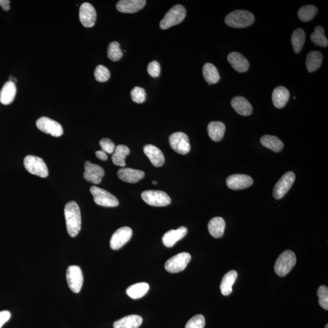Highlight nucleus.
I'll use <instances>...</instances> for the list:
<instances>
[{
	"label": "nucleus",
	"instance_id": "obj_1",
	"mask_svg": "<svg viewBox=\"0 0 328 328\" xmlns=\"http://www.w3.org/2000/svg\"><path fill=\"white\" fill-rule=\"evenodd\" d=\"M65 216L68 234L75 237L81 230L82 218L81 210L74 201L68 202L65 207Z\"/></svg>",
	"mask_w": 328,
	"mask_h": 328
},
{
	"label": "nucleus",
	"instance_id": "obj_2",
	"mask_svg": "<svg viewBox=\"0 0 328 328\" xmlns=\"http://www.w3.org/2000/svg\"><path fill=\"white\" fill-rule=\"evenodd\" d=\"M255 21V17L249 11L237 10L228 14L225 23L233 28H245L250 27Z\"/></svg>",
	"mask_w": 328,
	"mask_h": 328
},
{
	"label": "nucleus",
	"instance_id": "obj_3",
	"mask_svg": "<svg viewBox=\"0 0 328 328\" xmlns=\"http://www.w3.org/2000/svg\"><path fill=\"white\" fill-rule=\"evenodd\" d=\"M296 258L292 250L284 251L275 262V271L278 276H284L290 272L295 266Z\"/></svg>",
	"mask_w": 328,
	"mask_h": 328
},
{
	"label": "nucleus",
	"instance_id": "obj_4",
	"mask_svg": "<svg viewBox=\"0 0 328 328\" xmlns=\"http://www.w3.org/2000/svg\"><path fill=\"white\" fill-rule=\"evenodd\" d=\"M185 16L186 10L185 8L180 5H176L165 14L159 26L162 30L168 29L173 26L181 24L185 19Z\"/></svg>",
	"mask_w": 328,
	"mask_h": 328
},
{
	"label": "nucleus",
	"instance_id": "obj_5",
	"mask_svg": "<svg viewBox=\"0 0 328 328\" xmlns=\"http://www.w3.org/2000/svg\"><path fill=\"white\" fill-rule=\"evenodd\" d=\"M24 165L28 172L42 178H47L49 174L47 164L39 157L29 155L24 159Z\"/></svg>",
	"mask_w": 328,
	"mask_h": 328
},
{
	"label": "nucleus",
	"instance_id": "obj_6",
	"mask_svg": "<svg viewBox=\"0 0 328 328\" xmlns=\"http://www.w3.org/2000/svg\"><path fill=\"white\" fill-rule=\"evenodd\" d=\"M142 199L148 205L155 207H165L170 204L171 198L162 191L147 190L141 194Z\"/></svg>",
	"mask_w": 328,
	"mask_h": 328
},
{
	"label": "nucleus",
	"instance_id": "obj_7",
	"mask_svg": "<svg viewBox=\"0 0 328 328\" xmlns=\"http://www.w3.org/2000/svg\"><path fill=\"white\" fill-rule=\"evenodd\" d=\"M90 192L94 197V201L96 204L106 207L118 206V199L107 190L96 186H92L90 188Z\"/></svg>",
	"mask_w": 328,
	"mask_h": 328
},
{
	"label": "nucleus",
	"instance_id": "obj_8",
	"mask_svg": "<svg viewBox=\"0 0 328 328\" xmlns=\"http://www.w3.org/2000/svg\"><path fill=\"white\" fill-rule=\"evenodd\" d=\"M191 260V255L187 252L178 253L165 262V268L170 273H178L184 270Z\"/></svg>",
	"mask_w": 328,
	"mask_h": 328
},
{
	"label": "nucleus",
	"instance_id": "obj_9",
	"mask_svg": "<svg viewBox=\"0 0 328 328\" xmlns=\"http://www.w3.org/2000/svg\"><path fill=\"white\" fill-rule=\"evenodd\" d=\"M67 279L68 286L74 293L81 291L84 283V276L81 268L78 266H70L67 271Z\"/></svg>",
	"mask_w": 328,
	"mask_h": 328
},
{
	"label": "nucleus",
	"instance_id": "obj_10",
	"mask_svg": "<svg viewBox=\"0 0 328 328\" xmlns=\"http://www.w3.org/2000/svg\"><path fill=\"white\" fill-rule=\"evenodd\" d=\"M170 147L176 153L186 155L190 150L189 137L182 132L174 133L169 138Z\"/></svg>",
	"mask_w": 328,
	"mask_h": 328
},
{
	"label": "nucleus",
	"instance_id": "obj_11",
	"mask_svg": "<svg viewBox=\"0 0 328 328\" xmlns=\"http://www.w3.org/2000/svg\"><path fill=\"white\" fill-rule=\"evenodd\" d=\"M295 179V174L287 172L276 182L273 191V196L276 199H280L286 195L292 186Z\"/></svg>",
	"mask_w": 328,
	"mask_h": 328
},
{
	"label": "nucleus",
	"instance_id": "obj_12",
	"mask_svg": "<svg viewBox=\"0 0 328 328\" xmlns=\"http://www.w3.org/2000/svg\"><path fill=\"white\" fill-rule=\"evenodd\" d=\"M36 126L42 132L50 134L54 137L61 136L64 133L62 125L47 117H42L37 120Z\"/></svg>",
	"mask_w": 328,
	"mask_h": 328
},
{
	"label": "nucleus",
	"instance_id": "obj_13",
	"mask_svg": "<svg viewBox=\"0 0 328 328\" xmlns=\"http://www.w3.org/2000/svg\"><path fill=\"white\" fill-rule=\"evenodd\" d=\"M133 231L129 227H122L113 233L110 239V247L113 250H118L130 241Z\"/></svg>",
	"mask_w": 328,
	"mask_h": 328
},
{
	"label": "nucleus",
	"instance_id": "obj_14",
	"mask_svg": "<svg viewBox=\"0 0 328 328\" xmlns=\"http://www.w3.org/2000/svg\"><path fill=\"white\" fill-rule=\"evenodd\" d=\"M97 14L95 8L89 3H84L79 10V19L85 28H92L96 21Z\"/></svg>",
	"mask_w": 328,
	"mask_h": 328
},
{
	"label": "nucleus",
	"instance_id": "obj_15",
	"mask_svg": "<svg viewBox=\"0 0 328 328\" xmlns=\"http://www.w3.org/2000/svg\"><path fill=\"white\" fill-rule=\"evenodd\" d=\"M104 175L105 171L99 165L92 164L89 161L85 162L84 175L85 180L93 184H99Z\"/></svg>",
	"mask_w": 328,
	"mask_h": 328
},
{
	"label": "nucleus",
	"instance_id": "obj_16",
	"mask_svg": "<svg viewBox=\"0 0 328 328\" xmlns=\"http://www.w3.org/2000/svg\"><path fill=\"white\" fill-rule=\"evenodd\" d=\"M253 183L250 176L241 174H235L228 177L226 180L227 187L230 189L238 190L246 189Z\"/></svg>",
	"mask_w": 328,
	"mask_h": 328
},
{
	"label": "nucleus",
	"instance_id": "obj_17",
	"mask_svg": "<svg viewBox=\"0 0 328 328\" xmlns=\"http://www.w3.org/2000/svg\"><path fill=\"white\" fill-rule=\"evenodd\" d=\"M146 3L144 0H121L117 4L116 8L122 13L133 14L143 9Z\"/></svg>",
	"mask_w": 328,
	"mask_h": 328
},
{
	"label": "nucleus",
	"instance_id": "obj_18",
	"mask_svg": "<svg viewBox=\"0 0 328 328\" xmlns=\"http://www.w3.org/2000/svg\"><path fill=\"white\" fill-rule=\"evenodd\" d=\"M119 178L128 183L135 184L141 180L145 176L143 171L130 168H122L118 172Z\"/></svg>",
	"mask_w": 328,
	"mask_h": 328
},
{
	"label": "nucleus",
	"instance_id": "obj_19",
	"mask_svg": "<svg viewBox=\"0 0 328 328\" xmlns=\"http://www.w3.org/2000/svg\"><path fill=\"white\" fill-rule=\"evenodd\" d=\"M144 152L149 158L154 166L160 167L164 165L165 158L163 153L155 145L148 144L144 147Z\"/></svg>",
	"mask_w": 328,
	"mask_h": 328
},
{
	"label": "nucleus",
	"instance_id": "obj_20",
	"mask_svg": "<svg viewBox=\"0 0 328 328\" xmlns=\"http://www.w3.org/2000/svg\"><path fill=\"white\" fill-rule=\"evenodd\" d=\"M227 60L234 70L238 73H244L249 70V63L241 54L231 53L227 56Z\"/></svg>",
	"mask_w": 328,
	"mask_h": 328
},
{
	"label": "nucleus",
	"instance_id": "obj_21",
	"mask_svg": "<svg viewBox=\"0 0 328 328\" xmlns=\"http://www.w3.org/2000/svg\"><path fill=\"white\" fill-rule=\"evenodd\" d=\"M188 230L186 227L182 226L176 230H170L164 234L162 242L165 246L172 247L177 242L181 240L187 235Z\"/></svg>",
	"mask_w": 328,
	"mask_h": 328
},
{
	"label": "nucleus",
	"instance_id": "obj_22",
	"mask_svg": "<svg viewBox=\"0 0 328 328\" xmlns=\"http://www.w3.org/2000/svg\"><path fill=\"white\" fill-rule=\"evenodd\" d=\"M231 105L233 110H235L239 115L244 116L252 115L253 112L252 105L243 97H235L231 101Z\"/></svg>",
	"mask_w": 328,
	"mask_h": 328
},
{
	"label": "nucleus",
	"instance_id": "obj_23",
	"mask_svg": "<svg viewBox=\"0 0 328 328\" xmlns=\"http://www.w3.org/2000/svg\"><path fill=\"white\" fill-rule=\"evenodd\" d=\"M16 93L15 83L10 81L6 82L0 91V102L5 105L12 104L16 98Z\"/></svg>",
	"mask_w": 328,
	"mask_h": 328
},
{
	"label": "nucleus",
	"instance_id": "obj_24",
	"mask_svg": "<svg viewBox=\"0 0 328 328\" xmlns=\"http://www.w3.org/2000/svg\"><path fill=\"white\" fill-rule=\"evenodd\" d=\"M290 94L286 88L283 86L276 87L273 90L272 95L273 105L276 108L281 109L287 104L289 101Z\"/></svg>",
	"mask_w": 328,
	"mask_h": 328
},
{
	"label": "nucleus",
	"instance_id": "obj_25",
	"mask_svg": "<svg viewBox=\"0 0 328 328\" xmlns=\"http://www.w3.org/2000/svg\"><path fill=\"white\" fill-rule=\"evenodd\" d=\"M143 322L142 316L130 315L120 319L113 324L114 328H139Z\"/></svg>",
	"mask_w": 328,
	"mask_h": 328
},
{
	"label": "nucleus",
	"instance_id": "obj_26",
	"mask_svg": "<svg viewBox=\"0 0 328 328\" xmlns=\"http://www.w3.org/2000/svg\"><path fill=\"white\" fill-rule=\"evenodd\" d=\"M226 126L221 122L214 121L208 125V134L211 139L215 142L221 141L224 136Z\"/></svg>",
	"mask_w": 328,
	"mask_h": 328
},
{
	"label": "nucleus",
	"instance_id": "obj_27",
	"mask_svg": "<svg viewBox=\"0 0 328 328\" xmlns=\"http://www.w3.org/2000/svg\"><path fill=\"white\" fill-rule=\"evenodd\" d=\"M226 222L221 217H215L211 219L208 224L210 235L215 238H221L224 235Z\"/></svg>",
	"mask_w": 328,
	"mask_h": 328
},
{
	"label": "nucleus",
	"instance_id": "obj_28",
	"mask_svg": "<svg viewBox=\"0 0 328 328\" xmlns=\"http://www.w3.org/2000/svg\"><path fill=\"white\" fill-rule=\"evenodd\" d=\"M237 277L238 273L235 270L229 271L223 276L220 285L222 295L227 296L232 292V286Z\"/></svg>",
	"mask_w": 328,
	"mask_h": 328
},
{
	"label": "nucleus",
	"instance_id": "obj_29",
	"mask_svg": "<svg viewBox=\"0 0 328 328\" xmlns=\"http://www.w3.org/2000/svg\"><path fill=\"white\" fill-rule=\"evenodd\" d=\"M130 153V150L126 145H119L115 148L113 153L112 161L113 164L118 166L124 167L126 165L125 158Z\"/></svg>",
	"mask_w": 328,
	"mask_h": 328
},
{
	"label": "nucleus",
	"instance_id": "obj_30",
	"mask_svg": "<svg viewBox=\"0 0 328 328\" xmlns=\"http://www.w3.org/2000/svg\"><path fill=\"white\" fill-rule=\"evenodd\" d=\"M150 289L149 284L145 282L131 285L127 289V294L133 299H139L146 295Z\"/></svg>",
	"mask_w": 328,
	"mask_h": 328
},
{
	"label": "nucleus",
	"instance_id": "obj_31",
	"mask_svg": "<svg viewBox=\"0 0 328 328\" xmlns=\"http://www.w3.org/2000/svg\"><path fill=\"white\" fill-rule=\"evenodd\" d=\"M322 61H323V56L320 52L310 51L307 54L306 61L307 71L309 73H312L317 70L320 67Z\"/></svg>",
	"mask_w": 328,
	"mask_h": 328
},
{
	"label": "nucleus",
	"instance_id": "obj_32",
	"mask_svg": "<svg viewBox=\"0 0 328 328\" xmlns=\"http://www.w3.org/2000/svg\"><path fill=\"white\" fill-rule=\"evenodd\" d=\"M202 74L205 81L210 85L216 84L220 79L217 68L210 63H207L204 65Z\"/></svg>",
	"mask_w": 328,
	"mask_h": 328
},
{
	"label": "nucleus",
	"instance_id": "obj_33",
	"mask_svg": "<svg viewBox=\"0 0 328 328\" xmlns=\"http://www.w3.org/2000/svg\"><path fill=\"white\" fill-rule=\"evenodd\" d=\"M260 142L263 146L275 152H280L284 147V144L281 140L274 136L265 135L262 136Z\"/></svg>",
	"mask_w": 328,
	"mask_h": 328
},
{
	"label": "nucleus",
	"instance_id": "obj_34",
	"mask_svg": "<svg viewBox=\"0 0 328 328\" xmlns=\"http://www.w3.org/2000/svg\"><path fill=\"white\" fill-rule=\"evenodd\" d=\"M291 42L295 53H300L305 42L304 31L300 28L293 31L291 36Z\"/></svg>",
	"mask_w": 328,
	"mask_h": 328
},
{
	"label": "nucleus",
	"instance_id": "obj_35",
	"mask_svg": "<svg viewBox=\"0 0 328 328\" xmlns=\"http://www.w3.org/2000/svg\"><path fill=\"white\" fill-rule=\"evenodd\" d=\"M318 10L315 6L307 5L299 9L298 17L301 21L307 22L311 21L317 14Z\"/></svg>",
	"mask_w": 328,
	"mask_h": 328
},
{
	"label": "nucleus",
	"instance_id": "obj_36",
	"mask_svg": "<svg viewBox=\"0 0 328 328\" xmlns=\"http://www.w3.org/2000/svg\"><path fill=\"white\" fill-rule=\"evenodd\" d=\"M310 40L318 47L326 48L328 45V41L324 36V31L321 27H316L314 31L310 36Z\"/></svg>",
	"mask_w": 328,
	"mask_h": 328
},
{
	"label": "nucleus",
	"instance_id": "obj_37",
	"mask_svg": "<svg viewBox=\"0 0 328 328\" xmlns=\"http://www.w3.org/2000/svg\"><path fill=\"white\" fill-rule=\"evenodd\" d=\"M108 58L111 61L117 62L123 56V53L120 47L118 42H113L108 46L107 50Z\"/></svg>",
	"mask_w": 328,
	"mask_h": 328
},
{
	"label": "nucleus",
	"instance_id": "obj_38",
	"mask_svg": "<svg viewBox=\"0 0 328 328\" xmlns=\"http://www.w3.org/2000/svg\"><path fill=\"white\" fill-rule=\"evenodd\" d=\"M110 72L107 67L103 65H98L95 71V77L99 82H107L110 78Z\"/></svg>",
	"mask_w": 328,
	"mask_h": 328
},
{
	"label": "nucleus",
	"instance_id": "obj_39",
	"mask_svg": "<svg viewBox=\"0 0 328 328\" xmlns=\"http://www.w3.org/2000/svg\"><path fill=\"white\" fill-rule=\"evenodd\" d=\"M131 99L137 104H142L146 99V93L144 88L136 87L131 91Z\"/></svg>",
	"mask_w": 328,
	"mask_h": 328
},
{
	"label": "nucleus",
	"instance_id": "obj_40",
	"mask_svg": "<svg viewBox=\"0 0 328 328\" xmlns=\"http://www.w3.org/2000/svg\"><path fill=\"white\" fill-rule=\"evenodd\" d=\"M318 303L325 310H328V288L326 286L319 287L317 290Z\"/></svg>",
	"mask_w": 328,
	"mask_h": 328
},
{
	"label": "nucleus",
	"instance_id": "obj_41",
	"mask_svg": "<svg viewBox=\"0 0 328 328\" xmlns=\"http://www.w3.org/2000/svg\"><path fill=\"white\" fill-rule=\"evenodd\" d=\"M205 321L204 316L201 314L196 315L185 325V328H204Z\"/></svg>",
	"mask_w": 328,
	"mask_h": 328
},
{
	"label": "nucleus",
	"instance_id": "obj_42",
	"mask_svg": "<svg viewBox=\"0 0 328 328\" xmlns=\"http://www.w3.org/2000/svg\"><path fill=\"white\" fill-rule=\"evenodd\" d=\"M100 145L102 151L108 154H113L115 152L116 145L110 139L104 138L100 141Z\"/></svg>",
	"mask_w": 328,
	"mask_h": 328
},
{
	"label": "nucleus",
	"instance_id": "obj_43",
	"mask_svg": "<svg viewBox=\"0 0 328 328\" xmlns=\"http://www.w3.org/2000/svg\"><path fill=\"white\" fill-rule=\"evenodd\" d=\"M147 71L153 78H158L161 73L160 64L155 61L150 62L148 65Z\"/></svg>",
	"mask_w": 328,
	"mask_h": 328
},
{
	"label": "nucleus",
	"instance_id": "obj_44",
	"mask_svg": "<svg viewBox=\"0 0 328 328\" xmlns=\"http://www.w3.org/2000/svg\"><path fill=\"white\" fill-rule=\"evenodd\" d=\"M11 313L8 310H2L0 311V328H2L5 323L10 320Z\"/></svg>",
	"mask_w": 328,
	"mask_h": 328
},
{
	"label": "nucleus",
	"instance_id": "obj_45",
	"mask_svg": "<svg viewBox=\"0 0 328 328\" xmlns=\"http://www.w3.org/2000/svg\"><path fill=\"white\" fill-rule=\"evenodd\" d=\"M96 156L97 158L101 159L102 161H107L108 159L107 153L102 150L97 151L96 152Z\"/></svg>",
	"mask_w": 328,
	"mask_h": 328
},
{
	"label": "nucleus",
	"instance_id": "obj_46",
	"mask_svg": "<svg viewBox=\"0 0 328 328\" xmlns=\"http://www.w3.org/2000/svg\"><path fill=\"white\" fill-rule=\"evenodd\" d=\"M0 7L5 11L10 10V1L9 0H0Z\"/></svg>",
	"mask_w": 328,
	"mask_h": 328
},
{
	"label": "nucleus",
	"instance_id": "obj_47",
	"mask_svg": "<svg viewBox=\"0 0 328 328\" xmlns=\"http://www.w3.org/2000/svg\"><path fill=\"white\" fill-rule=\"evenodd\" d=\"M152 182H153V184H155V185H156L157 184H158V182H157V181H153Z\"/></svg>",
	"mask_w": 328,
	"mask_h": 328
},
{
	"label": "nucleus",
	"instance_id": "obj_48",
	"mask_svg": "<svg viewBox=\"0 0 328 328\" xmlns=\"http://www.w3.org/2000/svg\"><path fill=\"white\" fill-rule=\"evenodd\" d=\"M324 328H328V324H326V326H325Z\"/></svg>",
	"mask_w": 328,
	"mask_h": 328
}]
</instances>
